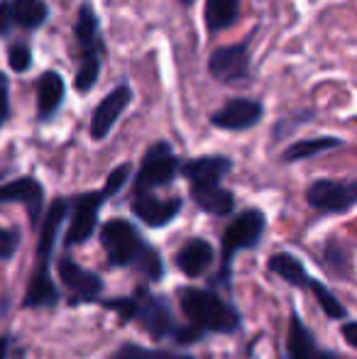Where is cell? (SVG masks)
<instances>
[{
  "label": "cell",
  "mask_w": 357,
  "mask_h": 359,
  "mask_svg": "<svg viewBox=\"0 0 357 359\" xmlns=\"http://www.w3.org/2000/svg\"><path fill=\"white\" fill-rule=\"evenodd\" d=\"M100 245L113 266H135L149 281L164 279V259L147 240H142L133 222L128 220H108L100 227Z\"/></svg>",
  "instance_id": "cell-1"
},
{
  "label": "cell",
  "mask_w": 357,
  "mask_h": 359,
  "mask_svg": "<svg viewBox=\"0 0 357 359\" xmlns=\"http://www.w3.org/2000/svg\"><path fill=\"white\" fill-rule=\"evenodd\" d=\"M69 215V201L67 198H54L52 205L44 213L42 232H39L37 242V259H34V274L29 279L27 296H25V306L27 308H49L57 306L62 293L57 284L52 281L49 266H52V252L57 245L59 230L64 225V217Z\"/></svg>",
  "instance_id": "cell-2"
},
{
  "label": "cell",
  "mask_w": 357,
  "mask_h": 359,
  "mask_svg": "<svg viewBox=\"0 0 357 359\" xmlns=\"http://www.w3.org/2000/svg\"><path fill=\"white\" fill-rule=\"evenodd\" d=\"M181 311L201 332H223L230 335L240 327V313L208 288H184L179 293Z\"/></svg>",
  "instance_id": "cell-3"
},
{
  "label": "cell",
  "mask_w": 357,
  "mask_h": 359,
  "mask_svg": "<svg viewBox=\"0 0 357 359\" xmlns=\"http://www.w3.org/2000/svg\"><path fill=\"white\" fill-rule=\"evenodd\" d=\"M264 227H267V217L262 210L250 208L245 213H240L233 222L228 225L223 235V266H220L218 281H223L225 286L230 284V269H233V257L240 250H252L264 235Z\"/></svg>",
  "instance_id": "cell-4"
},
{
  "label": "cell",
  "mask_w": 357,
  "mask_h": 359,
  "mask_svg": "<svg viewBox=\"0 0 357 359\" xmlns=\"http://www.w3.org/2000/svg\"><path fill=\"white\" fill-rule=\"evenodd\" d=\"M179 174V159L172 151V144L159 140L147 149L142 159V166H140L137 176H135V196L140 194H149L154 189H162V186H169Z\"/></svg>",
  "instance_id": "cell-5"
},
{
  "label": "cell",
  "mask_w": 357,
  "mask_h": 359,
  "mask_svg": "<svg viewBox=\"0 0 357 359\" xmlns=\"http://www.w3.org/2000/svg\"><path fill=\"white\" fill-rule=\"evenodd\" d=\"M306 201L314 210L323 215H338L353 210L357 201V184L355 181H333L321 179L314 181L306 191Z\"/></svg>",
  "instance_id": "cell-6"
},
{
  "label": "cell",
  "mask_w": 357,
  "mask_h": 359,
  "mask_svg": "<svg viewBox=\"0 0 357 359\" xmlns=\"http://www.w3.org/2000/svg\"><path fill=\"white\" fill-rule=\"evenodd\" d=\"M108 201L105 191H93V194H81L74 201H69V210H72V222H69L67 237H64V245L74 247L88 242L90 235L98 227V213L100 205Z\"/></svg>",
  "instance_id": "cell-7"
},
{
  "label": "cell",
  "mask_w": 357,
  "mask_h": 359,
  "mask_svg": "<svg viewBox=\"0 0 357 359\" xmlns=\"http://www.w3.org/2000/svg\"><path fill=\"white\" fill-rule=\"evenodd\" d=\"M208 72L220 83H248L252 76L248 44H230V47L215 49L208 59Z\"/></svg>",
  "instance_id": "cell-8"
},
{
  "label": "cell",
  "mask_w": 357,
  "mask_h": 359,
  "mask_svg": "<svg viewBox=\"0 0 357 359\" xmlns=\"http://www.w3.org/2000/svg\"><path fill=\"white\" fill-rule=\"evenodd\" d=\"M137 296V313H135V320L142 323V327L154 337V340H164V337H172V332L177 330V323L172 318L167 301L159 296H149L144 288H140Z\"/></svg>",
  "instance_id": "cell-9"
},
{
  "label": "cell",
  "mask_w": 357,
  "mask_h": 359,
  "mask_svg": "<svg viewBox=\"0 0 357 359\" xmlns=\"http://www.w3.org/2000/svg\"><path fill=\"white\" fill-rule=\"evenodd\" d=\"M264 118V105L252 98H230L220 110L210 115V125L220 130H250Z\"/></svg>",
  "instance_id": "cell-10"
},
{
  "label": "cell",
  "mask_w": 357,
  "mask_h": 359,
  "mask_svg": "<svg viewBox=\"0 0 357 359\" xmlns=\"http://www.w3.org/2000/svg\"><path fill=\"white\" fill-rule=\"evenodd\" d=\"M133 100V88L128 83H120L118 88H113L103 100L98 103V108L93 110L90 118V137L93 140H105L110 135V130L115 128L118 118L123 115V110Z\"/></svg>",
  "instance_id": "cell-11"
},
{
  "label": "cell",
  "mask_w": 357,
  "mask_h": 359,
  "mask_svg": "<svg viewBox=\"0 0 357 359\" xmlns=\"http://www.w3.org/2000/svg\"><path fill=\"white\" fill-rule=\"evenodd\" d=\"M59 276H62L64 286L74 293L72 296L74 306H79V303L98 301L100 291H103V281H100V276L93 274V271L81 269L72 257H62V259H59Z\"/></svg>",
  "instance_id": "cell-12"
},
{
  "label": "cell",
  "mask_w": 357,
  "mask_h": 359,
  "mask_svg": "<svg viewBox=\"0 0 357 359\" xmlns=\"http://www.w3.org/2000/svg\"><path fill=\"white\" fill-rule=\"evenodd\" d=\"M5 203H22L29 213L32 225H37L39 217L44 210V189L37 179L32 176H22V179H15L10 184L0 186V205Z\"/></svg>",
  "instance_id": "cell-13"
},
{
  "label": "cell",
  "mask_w": 357,
  "mask_h": 359,
  "mask_svg": "<svg viewBox=\"0 0 357 359\" xmlns=\"http://www.w3.org/2000/svg\"><path fill=\"white\" fill-rule=\"evenodd\" d=\"M230 169H233V159L220 156V154L198 156V159L179 164L181 176L189 179L191 186H215L230 174Z\"/></svg>",
  "instance_id": "cell-14"
},
{
  "label": "cell",
  "mask_w": 357,
  "mask_h": 359,
  "mask_svg": "<svg viewBox=\"0 0 357 359\" xmlns=\"http://www.w3.org/2000/svg\"><path fill=\"white\" fill-rule=\"evenodd\" d=\"M181 208H184V201L181 198H157L152 194H140L133 201L135 217H140L149 227L169 225L181 213Z\"/></svg>",
  "instance_id": "cell-15"
},
{
  "label": "cell",
  "mask_w": 357,
  "mask_h": 359,
  "mask_svg": "<svg viewBox=\"0 0 357 359\" xmlns=\"http://www.w3.org/2000/svg\"><path fill=\"white\" fill-rule=\"evenodd\" d=\"M64 79L57 72H44L37 81V120L49 123L64 105Z\"/></svg>",
  "instance_id": "cell-16"
},
{
  "label": "cell",
  "mask_w": 357,
  "mask_h": 359,
  "mask_svg": "<svg viewBox=\"0 0 357 359\" xmlns=\"http://www.w3.org/2000/svg\"><path fill=\"white\" fill-rule=\"evenodd\" d=\"M213 257H215L213 245H210L208 240L196 237V240H189L181 247V252L177 255V266L186 276L196 279V276L208 271V266L213 264Z\"/></svg>",
  "instance_id": "cell-17"
},
{
  "label": "cell",
  "mask_w": 357,
  "mask_h": 359,
  "mask_svg": "<svg viewBox=\"0 0 357 359\" xmlns=\"http://www.w3.org/2000/svg\"><path fill=\"white\" fill-rule=\"evenodd\" d=\"M191 198L208 215H230L235 210V196L220 184L215 186H191Z\"/></svg>",
  "instance_id": "cell-18"
},
{
  "label": "cell",
  "mask_w": 357,
  "mask_h": 359,
  "mask_svg": "<svg viewBox=\"0 0 357 359\" xmlns=\"http://www.w3.org/2000/svg\"><path fill=\"white\" fill-rule=\"evenodd\" d=\"M267 266H269L271 274H276L279 279H284L286 284H291V286H296V288L309 286V281H311L306 266L301 264V262L296 259L294 255H289V252H276V255H271L269 262H267Z\"/></svg>",
  "instance_id": "cell-19"
},
{
  "label": "cell",
  "mask_w": 357,
  "mask_h": 359,
  "mask_svg": "<svg viewBox=\"0 0 357 359\" xmlns=\"http://www.w3.org/2000/svg\"><path fill=\"white\" fill-rule=\"evenodd\" d=\"M76 42L83 52H103V39H100V25H98V15L90 5H81L79 10V20H76Z\"/></svg>",
  "instance_id": "cell-20"
},
{
  "label": "cell",
  "mask_w": 357,
  "mask_h": 359,
  "mask_svg": "<svg viewBox=\"0 0 357 359\" xmlns=\"http://www.w3.org/2000/svg\"><path fill=\"white\" fill-rule=\"evenodd\" d=\"M335 147H343V140L330 137V135H325V137L299 140V142L286 147L284 154H281V159H284L286 164H291V161H304V159H311V156H316V154H323V151H328V149H335Z\"/></svg>",
  "instance_id": "cell-21"
},
{
  "label": "cell",
  "mask_w": 357,
  "mask_h": 359,
  "mask_svg": "<svg viewBox=\"0 0 357 359\" xmlns=\"http://www.w3.org/2000/svg\"><path fill=\"white\" fill-rule=\"evenodd\" d=\"M13 22L25 29H37L49 18V8L44 0H10Z\"/></svg>",
  "instance_id": "cell-22"
},
{
  "label": "cell",
  "mask_w": 357,
  "mask_h": 359,
  "mask_svg": "<svg viewBox=\"0 0 357 359\" xmlns=\"http://www.w3.org/2000/svg\"><path fill=\"white\" fill-rule=\"evenodd\" d=\"M240 0H206V25L210 32L228 29L238 20Z\"/></svg>",
  "instance_id": "cell-23"
},
{
  "label": "cell",
  "mask_w": 357,
  "mask_h": 359,
  "mask_svg": "<svg viewBox=\"0 0 357 359\" xmlns=\"http://www.w3.org/2000/svg\"><path fill=\"white\" fill-rule=\"evenodd\" d=\"M289 359H318L316 357L314 337L304 327L299 313H291V327H289Z\"/></svg>",
  "instance_id": "cell-24"
},
{
  "label": "cell",
  "mask_w": 357,
  "mask_h": 359,
  "mask_svg": "<svg viewBox=\"0 0 357 359\" xmlns=\"http://www.w3.org/2000/svg\"><path fill=\"white\" fill-rule=\"evenodd\" d=\"M100 54L103 52H83V59L79 64V72H76V79H74V86H76L79 93H88L93 90L95 81L100 76Z\"/></svg>",
  "instance_id": "cell-25"
},
{
  "label": "cell",
  "mask_w": 357,
  "mask_h": 359,
  "mask_svg": "<svg viewBox=\"0 0 357 359\" xmlns=\"http://www.w3.org/2000/svg\"><path fill=\"white\" fill-rule=\"evenodd\" d=\"M309 286L314 288L316 298H318V306L323 308V313L328 318H333V320H343L345 316H348V311H345V306L338 301V296L335 293H330V288L325 284H321L318 279H311Z\"/></svg>",
  "instance_id": "cell-26"
},
{
  "label": "cell",
  "mask_w": 357,
  "mask_h": 359,
  "mask_svg": "<svg viewBox=\"0 0 357 359\" xmlns=\"http://www.w3.org/2000/svg\"><path fill=\"white\" fill-rule=\"evenodd\" d=\"M110 359H174V355L164 350H149V347L135 345V342H125L110 355Z\"/></svg>",
  "instance_id": "cell-27"
},
{
  "label": "cell",
  "mask_w": 357,
  "mask_h": 359,
  "mask_svg": "<svg viewBox=\"0 0 357 359\" xmlns=\"http://www.w3.org/2000/svg\"><path fill=\"white\" fill-rule=\"evenodd\" d=\"M8 62H10V69L18 74H25L29 72L32 67V49H29L27 42H13L8 47Z\"/></svg>",
  "instance_id": "cell-28"
},
{
  "label": "cell",
  "mask_w": 357,
  "mask_h": 359,
  "mask_svg": "<svg viewBox=\"0 0 357 359\" xmlns=\"http://www.w3.org/2000/svg\"><path fill=\"white\" fill-rule=\"evenodd\" d=\"M20 240H22L20 230H15V227H0V262L13 259L20 247Z\"/></svg>",
  "instance_id": "cell-29"
},
{
  "label": "cell",
  "mask_w": 357,
  "mask_h": 359,
  "mask_svg": "<svg viewBox=\"0 0 357 359\" xmlns=\"http://www.w3.org/2000/svg\"><path fill=\"white\" fill-rule=\"evenodd\" d=\"M103 306L108 311H115L120 318V323H130L135 320V313H137V296L135 298H110V301H103Z\"/></svg>",
  "instance_id": "cell-30"
},
{
  "label": "cell",
  "mask_w": 357,
  "mask_h": 359,
  "mask_svg": "<svg viewBox=\"0 0 357 359\" xmlns=\"http://www.w3.org/2000/svg\"><path fill=\"white\" fill-rule=\"evenodd\" d=\"M130 171H133V166H130V164H120V166H115V169L110 171L108 181H105V186H103V191L108 194V198H113L115 194H120V191H123V186L128 184V179H130Z\"/></svg>",
  "instance_id": "cell-31"
},
{
  "label": "cell",
  "mask_w": 357,
  "mask_h": 359,
  "mask_svg": "<svg viewBox=\"0 0 357 359\" xmlns=\"http://www.w3.org/2000/svg\"><path fill=\"white\" fill-rule=\"evenodd\" d=\"M325 257H328V262H330V266H333V271H335V274H340V276H348V266H350V262L345 259V252H343V247H340V245H335V242H330V245H328V250H325Z\"/></svg>",
  "instance_id": "cell-32"
},
{
  "label": "cell",
  "mask_w": 357,
  "mask_h": 359,
  "mask_svg": "<svg viewBox=\"0 0 357 359\" xmlns=\"http://www.w3.org/2000/svg\"><path fill=\"white\" fill-rule=\"evenodd\" d=\"M10 118V81L5 74H0V128Z\"/></svg>",
  "instance_id": "cell-33"
},
{
  "label": "cell",
  "mask_w": 357,
  "mask_h": 359,
  "mask_svg": "<svg viewBox=\"0 0 357 359\" xmlns=\"http://www.w3.org/2000/svg\"><path fill=\"white\" fill-rule=\"evenodd\" d=\"M13 10H10V0L0 3V34H8L13 29Z\"/></svg>",
  "instance_id": "cell-34"
},
{
  "label": "cell",
  "mask_w": 357,
  "mask_h": 359,
  "mask_svg": "<svg viewBox=\"0 0 357 359\" xmlns=\"http://www.w3.org/2000/svg\"><path fill=\"white\" fill-rule=\"evenodd\" d=\"M355 330H357V323H353V320H348V323L343 325V337H345V342H348L350 347H357Z\"/></svg>",
  "instance_id": "cell-35"
},
{
  "label": "cell",
  "mask_w": 357,
  "mask_h": 359,
  "mask_svg": "<svg viewBox=\"0 0 357 359\" xmlns=\"http://www.w3.org/2000/svg\"><path fill=\"white\" fill-rule=\"evenodd\" d=\"M8 350H10V335L0 337V359H8Z\"/></svg>",
  "instance_id": "cell-36"
},
{
  "label": "cell",
  "mask_w": 357,
  "mask_h": 359,
  "mask_svg": "<svg viewBox=\"0 0 357 359\" xmlns=\"http://www.w3.org/2000/svg\"><path fill=\"white\" fill-rule=\"evenodd\" d=\"M316 357H318V359H335L333 355H328V352H321V350H316Z\"/></svg>",
  "instance_id": "cell-37"
},
{
  "label": "cell",
  "mask_w": 357,
  "mask_h": 359,
  "mask_svg": "<svg viewBox=\"0 0 357 359\" xmlns=\"http://www.w3.org/2000/svg\"><path fill=\"white\" fill-rule=\"evenodd\" d=\"M194 3H196V0H181V5H186V8H191Z\"/></svg>",
  "instance_id": "cell-38"
},
{
  "label": "cell",
  "mask_w": 357,
  "mask_h": 359,
  "mask_svg": "<svg viewBox=\"0 0 357 359\" xmlns=\"http://www.w3.org/2000/svg\"><path fill=\"white\" fill-rule=\"evenodd\" d=\"M174 359H194V357H186V355H181V357H174Z\"/></svg>",
  "instance_id": "cell-39"
},
{
  "label": "cell",
  "mask_w": 357,
  "mask_h": 359,
  "mask_svg": "<svg viewBox=\"0 0 357 359\" xmlns=\"http://www.w3.org/2000/svg\"><path fill=\"white\" fill-rule=\"evenodd\" d=\"M0 179H3V174H0Z\"/></svg>",
  "instance_id": "cell-40"
}]
</instances>
